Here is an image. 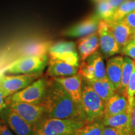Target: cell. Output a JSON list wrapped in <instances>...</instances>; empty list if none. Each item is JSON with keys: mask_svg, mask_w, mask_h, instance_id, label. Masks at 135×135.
<instances>
[{"mask_svg": "<svg viewBox=\"0 0 135 135\" xmlns=\"http://www.w3.org/2000/svg\"><path fill=\"white\" fill-rule=\"evenodd\" d=\"M0 135H15L1 119H0Z\"/></svg>", "mask_w": 135, "mask_h": 135, "instance_id": "obj_31", "label": "cell"}, {"mask_svg": "<svg viewBox=\"0 0 135 135\" xmlns=\"http://www.w3.org/2000/svg\"><path fill=\"white\" fill-rule=\"evenodd\" d=\"M114 12V9L111 7L106 0H102L98 3L97 14L101 20L107 21L110 19Z\"/></svg>", "mask_w": 135, "mask_h": 135, "instance_id": "obj_26", "label": "cell"}, {"mask_svg": "<svg viewBox=\"0 0 135 135\" xmlns=\"http://www.w3.org/2000/svg\"><path fill=\"white\" fill-rule=\"evenodd\" d=\"M106 21L121 50L131 40L132 30L123 20H108Z\"/></svg>", "mask_w": 135, "mask_h": 135, "instance_id": "obj_13", "label": "cell"}, {"mask_svg": "<svg viewBox=\"0 0 135 135\" xmlns=\"http://www.w3.org/2000/svg\"><path fill=\"white\" fill-rule=\"evenodd\" d=\"M78 73L87 80H95L106 76V67L103 54L97 51L83 61Z\"/></svg>", "mask_w": 135, "mask_h": 135, "instance_id": "obj_6", "label": "cell"}, {"mask_svg": "<svg viewBox=\"0 0 135 135\" xmlns=\"http://www.w3.org/2000/svg\"><path fill=\"white\" fill-rule=\"evenodd\" d=\"M6 106V101H5V98L4 97L2 91L0 89V111L4 108Z\"/></svg>", "mask_w": 135, "mask_h": 135, "instance_id": "obj_34", "label": "cell"}, {"mask_svg": "<svg viewBox=\"0 0 135 135\" xmlns=\"http://www.w3.org/2000/svg\"><path fill=\"white\" fill-rule=\"evenodd\" d=\"M70 135H75V134H70Z\"/></svg>", "mask_w": 135, "mask_h": 135, "instance_id": "obj_38", "label": "cell"}, {"mask_svg": "<svg viewBox=\"0 0 135 135\" xmlns=\"http://www.w3.org/2000/svg\"></svg>", "mask_w": 135, "mask_h": 135, "instance_id": "obj_39", "label": "cell"}, {"mask_svg": "<svg viewBox=\"0 0 135 135\" xmlns=\"http://www.w3.org/2000/svg\"><path fill=\"white\" fill-rule=\"evenodd\" d=\"M100 18L95 13L86 19L77 23L63 32L65 36L69 37H83L97 31Z\"/></svg>", "mask_w": 135, "mask_h": 135, "instance_id": "obj_11", "label": "cell"}, {"mask_svg": "<svg viewBox=\"0 0 135 135\" xmlns=\"http://www.w3.org/2000/svg\"><path fill=\"white\" fill-rule=\"evenodd\" d=\"M134 63L132 59L128 56L124 57L122 67V73H121V84L118 93L121 94L125 95L126 87H127L128 81L132 74Z\"/></svg>", "mask_w": 135, "mask_h": 135, "instance_id": "obj_21", "label": "cell"}, {"mask_svg": "<svg viewBox=\"0 0 135 135\" xmlns=\"http://www.w3.org/2000/svg\"><path fill=\"white\" fill-rule=\"evenodd\" d=\"M126 97L116 92L104 103V116H111L128 111Z\"/></svg>", "mask_w": 135, "mask_h": 135, "instance_id": "obj_16", "label": "cell"}, {"mask_svg": "<svg viewBox=\"0 0 135 135\" xmlns=\"http://www.w3.org/2000/svg\"><path fill=\"white\" fill-rule=\"evenodd\" d=\"M81 106L86 123L101 121L104 116V102L86 80L83 78Z\"/></svg>", "mask_w": 135, "mask_h": 135, "instance_id": "obj_3", "label": "cell"}, {"mask_svg": "<svg viewBox=\"0 0 135 135\" xmlns=\"http://www.w3.org/2000/svg\"><path fill=\"white\" fill-rule=\"evenodd\" d=\"M106 1L109 3V4L111 5V7L113 8L114 11V9L116 8H118L119 5L122 4L124 1H126V0H106Z\"/></svg>", "mask_w": 135, "mask_h": 135, "instance_id": "obj_33", "label": "cell"}, {"mask_svg": "<svg viewBox=\"0 0 135 135\" xmlns=\"http://www.w3.org/2000/svg\"><path fill=\"white\" fill-rule=\"evenodd\" d=\"M135 9V0H126L114 9L113 14L108 20H121ZM108 21V20H107Z\"/></svg>", "mask_w": 135, "mask_h": 135, "instance_id": "obj_23", "label": "cell"}, {"mask_svg": "<svg viewBox=\"0 0 135 135\" xmlns=\"http://www.w3.org/2000/svg\"><path fill=\"white\" fill-rule=\"evenodd\" d=\"M101 53L105 57H110L120 53V48L113 36L107 22L101 20L97 30Z\"/></svg>", "mask_w": 135, "mask_h": 135, "instance_id": "obj_10", "label": "cell"}, {"mask_svg": "<svg viewBox=\"0 0 135 135\" xmlns=\"http://www.w3.org/2000/svg\"><path fill=\"white\" fill-rule=\"evenodd\" d=\"M48 63L47 55L26 56L21 57L10 65L5 73L15 75H35L40 76Z\"/></svg>", "mask_w": 135, "mask_h": 135, "instance_id": "obj_4", "label": "cell"}, {"mask_svg": "<svg viewBox=\"0 0 135 135\" xmlns=\"http://www.w3.org/2000/svg\"><path fill=\"white\" fill-rule=\"evenodd\" d=\"M50 42L48 41H32L26 43L22 46L20 50V57L26 56H41L46 55L50 46Z\"/></svg>", "mask_w": 135, "mask_h": 135, "instance_id": "obj_20", "label": "cell"}, {"mask_svg": "<svg viewBox=\"0 0 135 135\" xmlns=\"http://www.w3.org/2000/svg\"><path fill=\"white\" fill-rule=\"evenodd\" d=\"M123 58L121 56H114L111 57L106 63V76L113 85L116 92L121 84Z\"/></svg>", "mask_w": 135, "mask_h": 135, "instance_id": "obj_15", "label": "cell"}, {"mask_svg": "<svg viewBox=\"0 0 135 135\" xmlns=\"http://www.w3.org/2000/svg\"><path fill=\"white\" fill-rule=\"evenodd\" d=\"M133 60V63H134V67H133L132 74H131L130 78L128 81L125 92V96L128 103V111L129 112H131L133 103L135 99V60Z\"/></svg>", "mask_w": 135, "mask_h": 135, "instance_id": "obj_24", "label": "cell"}, {"mask_svg": "<svg viewBox=\"0 0 135 135\" xmlns=\"http://www.w3.org/2000/svg\"><path fill=\"white\" fill-rule=\"evenodd\" d=\"M53 78L63 87L76 103L81 106L83 82L81 76L77 73L70 76Z\"/></svg>", "mask_w": 135, "mask_h": 135, "instance_id": "obj_12", "label": "cell"}, {"mask_svg": "<svg viewBox=\"0 0 135 135\" xmlns=\"http://www.w3.org/2000/svg\"><path fill=\"white\" fill-rule=\"evenodd\" d=\"M131 135H135V133H131Z\"/></svg>", "mask_w": 135, "mask_h": 135, "instance_id": "obj_37", "label": "cell"}, {"mask_svg": "<svg viewBox=\"0 0 135 135\" xmlns=\"http://www.w3.org/2000/svg\"><path fill=\"white\" fill-rule=\"evenodd\" d=\"M6 104L33 127L45 116V108L41 103L36 104L18 101H7Z\"/></svg>", "mask_w": 135, "mask_h": 135, "instance_id": "obj_7", "label": "cell"}, {"mask_svg": "<svg viewBox=\"0 0 135 135\" xmlns=\"http://www.w3.org/2000/svg\"><path fill=\"white\" fill-rule=\"evenodd\" d=\"M48 84V81L45 78H41L24 89L6 98L5 101H18L36 104L41 103L46 93Z\"/></svg>", "mask_w": 135, "mask_h": 135, "instance_id": "obj_5", "label": "cell"}, {"mask_svg": "<svg viewBox=\"0 0 135 135\" xmlns=\"http://www.w3.org/2000/svg\"><path fill=\"white\" fill-rule=\"evenodd\" d=\"M50 56L59 59L69 65L79 67V56L76 51H67L59 54H53V55H50Z\"/></svg>", "mask_w": 135, "mask_h": 135, "instance_id": "obj_27", "label": "cell"}, {"mask_svg": "<svg viewBox=\"0 0 135 135\" xmlns=\"http://www.w3.org/2000/svg\"><path fill=\"white\" fill-rule=\"evenodd\" d=\"M0 119L15 135H33V126L8 106L0 111Z\"/></svg>", "mask_w": 135, "mask_h": 135, "instance_id": "obj_9", "label": "cell"}, {"mask_svg": "<svg viewBox=\"0 0 135 135\" xmlns=\"http://www.w3.org/2000/svg\"><path fill=\"white\" fill-rule=\"evenodd\" d=\"M38 76L35 75L9 76L1 73L0 74V89L6 98L28 86Z\"/></svg>", "mask_w": 135, "mask_h": 135, "instance_id": "obj_8", "label": "cell"}, {"mask_svg": "<svg viewBox=\"0 0 135 135\" xmlns=\"http://www.w3.org/2000/svg\"><path fill=\"white\" fill-rule=\"evenodd\" d=\"M87 81L104 103L116 92L113 85L106 76L99 80Z\"/></svg>", "mask_w": 135, "mask_h": 135, "instance_id": "obj_19", "label": "cell"}, {"mask_svg": "<svg viewBox=\"0 0 135 135\" xmlns=\"http://www.w3.org/2000/svg\"><path fill=\"white\" fill-rule=\"evenodd\" d=\"M76 45L73 42L60 41L50 46L48 53L50 55L65 53L67 51H75Z\"/></svg>", "mask_w": 135, "mask_h": 135, "instance_id": "obj_25", "label": "cell"}, {"mask_svg": "<svg viewBox=\"0 0 135 135\" xmlns=\"http://www.w3.org/2000/svg\"><path fill=\"white\" fill-rule=\"evenodd\" d=\"M131 40L135 41V30L132 31V34H131Z\"/></svg>", "mask_w": 135, "mask_h": 135, "instance_id": "obj_35", "label": "cell"}, {"mask_svg": "<svg viewBox=\"0 0 135 135\" xmlns=\"http://www.w3.org/2000/svg\"><path fill=\"white\" fill-rule=\"evenodd\" d=\"M130 124L131 133H135V99L133 103L130 113Z\"/></svg>", "mask_w": 135, "mask_h": 135, "instance_id": "obj_32", "label": "cell"}, {"mask_svg": "<svg viewBox=\"0 0 135 135\" xmlns=\"http://www.w3.org/2000/svg\"><path fill=\"white\" fill-rule=\"evenodd\" d=\"M94 1H96V2H97V3H98V2H99V1H102V0H94Z\"/></svg>", "mask_w": 135, "mask_h": 135, "instance_id": "obj_36", "label": "cell"}, {"mask_svg": "<svg viewBox=\"0 0 135 135\" xmlns=\"http://www.w3.org/2000/svg\"><path fill=\"white\" fill-rule=\"evenodd\" d=\"M85 123L80 119H60L45 116L34 126L33 135L73 134Z\"/></svg>", "mask_w": 135, "mask_h": 135, "instance_id": "obj_2", "label": "cell"}, {"mask_svg": "<svg viewBox=\"0 0 135 135\" xmlns=\"http://www.w3.org/2000/svg\"><path fill=\"white\" fill-rule=\"evenodd\" d=\"M132 31L135 30V9L129 13L123 19Z\"/></svg>", "mask_w": 135, "mask_h": 135, "instance_id": "obj_30", "label": "cell"}, {"mask_svg": "<svg viewBox=\"0 0 135 135\" xmlns=\"http://www.w3.org/2000/svg\"><path fill=\"white\" fill-rule=\"evenodd\" d=\"M99 47V37L97 31L82 37L78 43V48L81 60H86L89 56L98 51Z\"/></svg>", "mask_w": 135, "mask_h": 135, "instance_id": "obj_17", "label": "cell"}, {"mask_svg": "<svg viewBox=\"0 0 135 135\" xmlns=\"http://www.w3.org/2000/svg\"><path fill=\"white\" fill-rule=\"evenodd\" d=\"M104 128L102 121L86 123L75 133V135H102Z\"/></svg>", "mask_w": 135, "mask_h": 135, "instance_id": "obj_22", "label": "cell"}, {"mask_svg": "<svg viewBox=\"0 0 135 135\" xmlns=\"http://www.w3.org/2000/svg\"><path fill=\"white\" fill-rule=\"evenodd\" d=\"M130 113L131 112L126 111L114 115L104 116L101 121L104 126L121 128L131 133Z\"/></svg>", "mask_w": 135, "mask_h": 135, "instance_id": "obj_18", "label": "cell"}, {"mask_svg": "<svg viewBox=\"0 0 135 135\" xmlns=\"http://www.w3.org/2000/svg\"><path fill=\"white\" fill-rule=\"evenodd\" d=\"M131 133L121 128L104 126L102 135H131Z\"/></svg>", "mask_w": 135, "mask_h": 135, "instance_id": "obj_29", "label": "cell"}, {"mask_svg": "<svg viewBox=\"0 0 135 135\" xmlns=\"http://www.w3.org/2000/svg\"><path fill=\"white\" fill-rule=\"evenodd\" d=\"M41 104L46 117L80 119L85 121L81 106L76 103L63 87L53 78L48 81Z\"/></svg>", "mask_w": 135, "mask_h": 135, "instance_id": "obj_1", "label": "cell"}, {"mask_svg": "<svg viewBox=\"0 0 135 135\" xmlns=\"http://www.w3.org/2000/svg\"><path fill=\"white\" fill-rule=\"evenodd\" d=\"M46 75L53 78L67 77L78 73V67L69 65L63 61L50 56Z\"/></svg>", "mask_w": 135, "mask_h": 135, "instance_id": "obj_14", "label": "cell"}, {"mask_svg": "<svg viewBox=\"0 0 135 135\" xmlns=\"http://www.w3.org/2000/svg\"><path fill=\"white\" fill-rule=\"evenodd\" d=\"M120 53L132 60H135V41L130 40L127 45L121 49Z\"/></svg>", "mask_w": 135, "mask_h": 135, "instance_id": "obj_28", "label": "cell"}, {"mask_svg": "<svg viewBox=\"0 0 135 135\" xmlns=\"http://www.w3.org/2000/svg\"></svg>", "mask_w": 135, "mask_h": 135, "instance_id": "obj_40", "label": "cell"}]
</instances>
